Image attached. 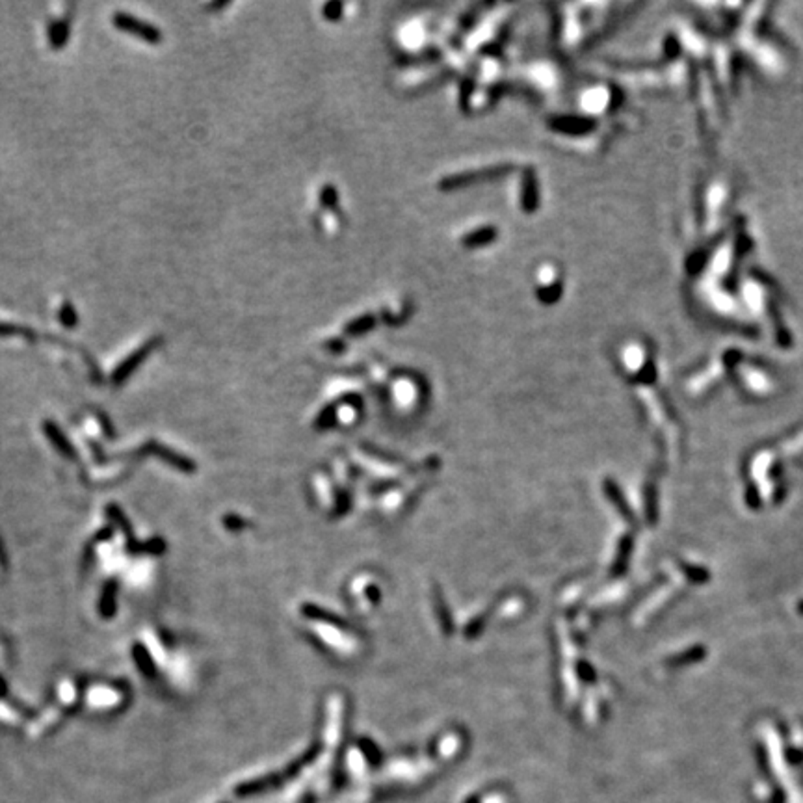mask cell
Masks as SVG:
<instances>
[{
	"label": "cell",
	"mask_w": 803,
	"mask_h": 803,
	"mask_svg": "<svg viewBox=\"0 0 803 803\" xmlns=\"http://www.w3.org/2000/svg\"><path fill=\"white\" fill-rule=\"evenodd\" d=\"M112 21H114V24L119 28V30L127 32V34H133V36L139 37V39H144V41L149 43L162 41V32L158 30L155 24L145 23V21L134 17L130 13L115 12Z\"/></svg>",
	"instance_id": "6da1fadb"
},
{
	"label": "cell",
	"mask_w": 803,
	"mask_h": 803,
	"mask_svg": "<svg viewBox=\"0 0 803 803\" xmlns=\"http://www.w3.org/2000/svg\"><path fill=\"white\" fill-rule=\"evenodd\" d=\"M157 345L158 338H153V340H147L144 346H139L136 351H133L125 361L121 362V365H117V369H115L114 374H112V381H114V383H123V381L127 380L128 376L133 374L134 370L138 369L139 365L145 361V357L149 356V354L157 348Z\"/></svg>",
	"instance_id": "7a4b0ae2"
},
{
	"label": "cell",
	"mask_w": 803,
	"mask_h": 803,
	"mask_svg": "<svg viewBox=\"0 0 803 803\" xmlns=\"http://www.w3.org/2000/svg\"><path fill=\"white\" fill-rule=\"evenodd\" d=\"M43 432H45V435L48 437V441L55 445L56 450L60 454H64L66 458H75V456H77V452H75V448L71 447L69 439H67L66 435H64V432H61L55 423H50V420L43 423Z\"/></svg>",
	"instance_id": "3957f363"
},
{
	"label": "cell",
	"mask_w": 803,
	"mask_h": 803,
	"mask_svg": "<svg viewBox=\"0 0 803 803\" xmlns=\"http://www.w3.org/2000/svg\"><path fill=\"white\" fill-rule=\"evenodd\" d=\"M145 450L147 452L155 454V456H158V458H162L164 461H168V463H171L173 467H177V469H182V471H192L193 465L188 461V459H184L182 456H179V454H175L173 450H169V448L162 447V445H157V443H151V445H147L145 447Z\"/></svg>",
	"instance_id": "277c9868"
},
{
	"label": "cell",
	"mask_w": 803,
	"mask_h": 803,
	"mask_svg": "<svg viewBox=\"0 0 803 803\" xmlns=\"http://www.w3.org/2000/svg\"><path fill=\"white\" fill-rule=\"evenodd\" d=\"M133 657H134V662H136V666H138L139 671H142L144 675H147V677L155 675V662H153L149 651H147V649H145L142 644H138V646L133 647Z\"/></svg>",
	"instance_id": "5b68a950"
},
{
	"label": "cell",
	"mask_w": 803,
	"mask_h": 803,
	"mask_svg": "<svg viewBox=\"0 0 803 803\" xmlns=\"http://www.w3.org/2000/svg\"><path fill=\"white\" fill-rule=\"evenodd\" d=\"M115 593H117L115 582H108L104 586L101 604H99V610H101V616L103 617H112L115 614Z\"/></svg>",
	"instance_id": "8992f818"
},
{
	"label": "cell",
	"mask_w": 803,
	"mask_h": 803,
	"mask_svg": "<svg viewBox=\"0 0 803 803\" xmlns=\"http://www.w3.org/2000/svg\"><path fill=\"white\" fill-rule=\"evenodd\" d=\"M67 37H69V24H67V21H56V23L50 24L48 39L52 43V47L61 48L66 45Z\"/></svg>",
	"instance_id": "52a82bcc"
},
{
	"label": "cell",
	"mask_w": 803,
	"mask_h": 803,
	"mask_svg": "<svg viewBox=\"0 0 803 803\" xmlns=\"http://www.w3.org/2000/svg\"><path fill=\"white\" fill-rule=\"evenodd\" d=\"M0 337H26L32 338L34 333L28 327L17 326V324H8V322H0Z\"/></svg>",
	"instance_id": "ba28073f"
},
{
	"label": "cell",
	"mask_w": 803,
	"mask_h": 803,
	"mask_svg": "<svg viewBox=\"0 0 803 803\" xmlns=\"http://www.w3.org/2000/svg\"><path fill=\"white\" fill-rule=\"evenodd\" d=\"M58 318H60V322L64 324L66 327H75L77 324H79V316H77V309L72 307L71 303L66 302L64 305L60 307V313H58Z\"/></svg>",
	"instance_id": "9c48e42d"
}]
</instances>
